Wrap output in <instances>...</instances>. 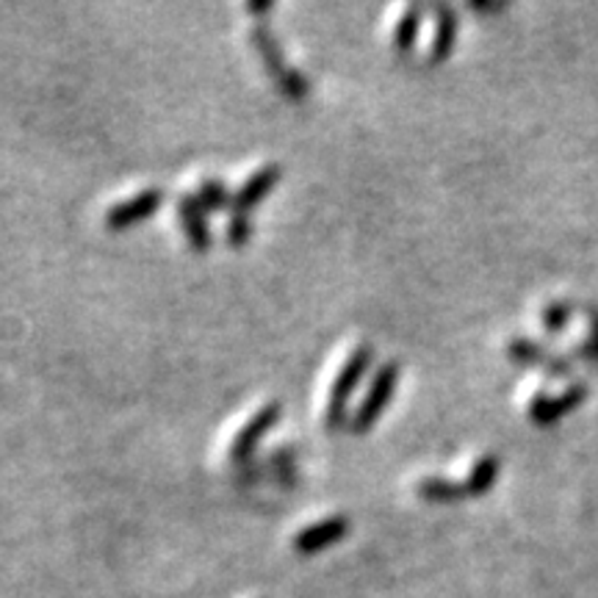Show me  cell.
Segmentation results:
<instances>
[{"label":"cell","instance_id":"obj_1","mask_svg":"<svg viewBox=\"0 0 598 598\" xmlns=\"http://www.w3.org/2000/svg\"><path fill=\"white\" fill-rule=\"evenodd\" d=\"M374 363V349L368 344L355 346V349L346 355L344 366L338 368L333 379V388H330V399H327V411H324V427L327 433H338V429H349V399L357 391V385L363 383V377L368 374Z\"/></svg>","mask_w":598,"mask_h":598},{"label":"cell","instance_id":"obj_2","mask_svg":"<svg viewBox=\"0 0 598 598\" xmlns=\"http://www.w3.org/2000/svg\"><path fill=\"white\" fill-rule=\"evenodd\" d=\"M250 39H253V48H255V53H259V59L264 61L266 72L275 78L277 89H281L288 100H297V103L307 100V94H311V83H307V78L302 75L297 67L288 64L286 55H283L281 42H277V37L272 33V28L264 26V22H259V26L253 28V33H250Z\"/></svg>","mask_w":598,"mask_h":598},{"label":"cell","instance_id":"obj_3","mask_svg":"<svg viewBox=\"0 0 598 598\" xmlns=\"http://www.w3.org/2000/svg\"><path fill=\"white\" fill-rule=\"evenodd\" d=\"M399 377H402L399 363L388 361V363H383V366H377V372H374L372 385H368L366 396H363L361 405H357L355 413H352L349 433L366 435V433H372L374 427H377V422L383 418V413L388 411L391 399H394Z\"/></svg>","mask_w":598,"mask_h":598},{"label":"cell","instance_id":"obj_4","mask_svg":"<svg viewBox=\"0 0 598 598\" xmlns=\"http://www.w3.org/2000/svg\"><path fill=\"white\" fill-rule=\"evenodd\" d=\"M166 203V192L164 189H144V192L133 194V197L122 200V203L111 205L109 211H105L103 216V225L105 231L111 233H122V231H131V227L142 225V222H148L150 216L159 214L161 209H164Z\"/></svg>","mask_w":598,"mask_h":598},{"label":"cell","instance_id":"obj_5","mask_svg":"<svg viewBox=\"0 0 598 598\" xmlns=\"http://www.w3.org/2000/svg\"><path fill=\"white\" fill-rule=\"evenodd\" d=\"M281 418H283L281 402H270V405L261 407V411L255 413V416L250 418L242 429H239L236 438H233L231 452H227V455H231V463H236V468L247 466V463L253 460L255 452H259L261 440H264L266 435L277 427Z\"/></svg>","mask_w":598,"mask_h":598},{"label":"cell","instance_id":"obj_6","mask_svg":"<svg viewBox=\"0 0 598 598\" xmlns=\"http://www.w3.org/2000/svg\"><path fill=\"white\" fill-rule=\"evenodd\" d=\"M349 535V518L346 516H330L322 518V521L311 524V527H302L297 535H294V551L302 557L318 555V551L330 549V546L341 544V540Z\"/></svg>","mask_w":598,"mask_h":598},{"label":"cell","instance_id":"obj_7","mask_svg":"<svg viewBox=\"0 0 598 598\" xmlns=\"http://www.w3.org/2000/svg\"><path fill=\"white\" fill-rule=\"evenodd\" d=\"M283 181V166L281 164H266L261 170H255L242 186L233 192V211L236 214H250L253 209H259Z\"/></svg>","mask_w":598,"mask_h":598},{"label":"cell","instance_id":"obj_8","mask_svg":"<svg viewBox=\"0 0 598 598\" xmlns=\"http://www.w3.org/2000/svg\"><path fill=\"white\" fill-rule=\"evenodd\" d=\"M178 216H181L183 233L192 247V253L203 255L211 250V227H209V211L197 200V194H181L178 197Z\"/></svg>","mask_w":598,"mask_h":598},{"label":"cell","instance_id":"obj_9","mask_svg":"<svg viewBox=\"0 0 598 598\" xmlns=\"http://www.w3.org/2000/svg\"><path fill=\"white\" fill-rule=\"evenodd\" d=\"M435 37H433V50H429V59L433 61H446L452 55L457 39V14L452 6H435Z\"/></svg>","mask_w":598,"mask_h":598},{"label":"cell","instance_id":"obj_10","mask_svg":"<svg viewBox=\"0 0 598 598\" xmlns=\"http://www.w3.org/2000/svg\"><path fill=\"white\" fill-rule=\"evenodd\" d=\"M422 17H424L422 6H407V9L402 11L399 20H396L394 26V33H391V42H394L396 53H411V50L416 48Z\"/></svg>","mask_w":598,"mask_h":598},{"label":"cell","instance_id":"obj_11","mask_svg":"<svg viewBox=\"0 0 598 598\" xmlns=\"http://www.w3.org/2000/svg\"><path fill=\"white\" fill-rule=\"evenodd\" d=\"M416 494L422 499L435 501V505H449V501H460L468 499L466 483H452V479H440V477H427L416 485Z\"/></svg>","mask_w":598,"mask_h":598},{"label":"cell","instance_id":"obj_12","mask_svg":"<svg viewBox=\"0 0 598 598\" xmlns=\"http://www.w3.org/2000/svg\"><path fill=\"white\" fill-rule=\"evenodd\" d=\"M496 477H499V460L494 455H485L474 463L472 474L466 479V490L468 496H483L494 488Z\"/></svg>","mask_w":598,"mask_h":598},{"label":"cell","instance_id":"obj_13","mask_svg":"<svg viewBox=\"0 0 598 598\" xmlns=\"http://www.w3.org/2000/svg\"><path fill=\"white\" fill-rule=\"evenodd\" d=\"M197 200L203 203L205 211H227L233 209V192L227 183H222L220 178H205L197 186Z\"/></svg>","mask_w":598,"mask_h":598},{"label":"cell","instance_id":"obj_14","mask_svg":"<svg viewBox=\"0 0 598 598\" xmlns=\"http://www.w3.org/2000/svg\"><path fill=\"white\" fill-rule=\"evenodd\" d=\"M250 239H253V222H250V214H236L233 211L231 222H227V242H231L233 250L247 247Z\"/></svg>","mask_w":598,"mask_h":598},{"label":"cell","instance_id":"obj_15","mask_svg":"<svg viewBox=\"0 0 598 598\" xmlns=\"http://www.w3.org/2000/svg\"><path fill=\"white\" fill-rule=\"evenodd\" d=\"M275 9V3H247L250 14H270Z\"/></svg>","mask_w":598,"mask_h":598}]
</instances>
